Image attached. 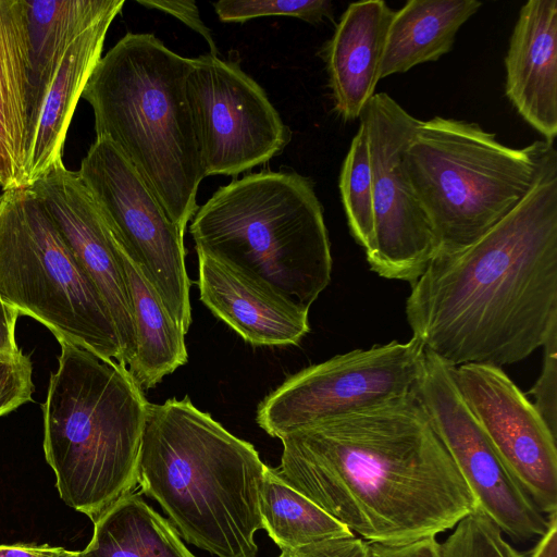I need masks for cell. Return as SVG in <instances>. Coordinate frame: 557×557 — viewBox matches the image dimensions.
<instances>
[{"label": "cell", "mask_w": 557, "mask_h": 557, "mask_svg": "<svg viewBox=\"0 0 557 557\" xmlns=\"http://www.w3.org/2000/svg\"><path fill=\"white\" fill-rule=\"evenodd\" d=\"M281 442L277 473L366 542L437 537L478 508L414 388Z\"/></svg>", "instance_id": "cell-1"}, {"label": "cell", "mask_w": 557, "mask_h": 557, "mask_svg": "<svg viewBox=\"0 0 557 557\" xmlns=\"http://www.w3.org/2000/svg\"><path fill=\"white\" fill-rule=\"evenodd\" d=\"M412 336L453 367L502 368L557 329V152L527 196L473 244L436 255L412 283Z\"/></svg>", "instance_id": "cell-2"}, {"label": "cell", "mask_w": 557, "mask_h": 557, "mask_svg": "<svg viewBox=\"0 0 557 557\" xmlns=\"http://www.w3.org/2000/svg\"><path fill=\"white\" fill-rule=\"evenodd\" d=\"M265 467L188 396L148 404L138 486L187 543L215 557H257Z\"/></svg>", "instance_id": "cell-3"}, {"label": "cell", "mask_w": 557, "mask_h": 557, "mask_svg": "<svg viewBox=\"0 0 557 557\" xmlns=\"http://www.w3.org/2000/svg\"><path fill=\"white\" fill-rule=\"evenodd\" d=\"M191 59L152 34L127 33L96 65L82 98L110 139L185 232L205 178L186 97Z\"/></svg>", "instance_id": "cell-4"}, {"label": "cell", "mask_w": 557, "mask_h": 557, "mask_svg": "<svg viewBox=\"0 0 557 557\" xmlns=\"http://www.w3.org/2000/svg\"><path fill=\"white\" fill-rule=\"evenodd\" d=\"M44 411V453L60 498L92 522L138 486L149 401L127 367L64 339Z\"/></svg>", "instance_id": "cell-5"}, {"label": "cell", "mask_w": 557, "mask_h": 557, "mask_svg": "<svg viewBox=\"0 0 557 557\" xmlns=\"http://www.w3.org/2000/svg\"><path fill=\"white\" fill-rule=\"evenodd\" d=\"M196 250L227 261L309 310L331 282L323 208L309 177L261 171L221 186L193 216Z\"/></svg>", "instance_id": "cell-6"}, {"label": "cell", "mask_w": 557, "mask_h": 557, "mask_svg": "<svg viewBox=\"0 0 557 557\" xmlns=\"http://www.w3.org/2000/svg\"><path fill=\"white\" fill-rule=\"evenodd\" d=\"M554 149L546 140L508 147L472 122L420 121L404 164L432 227L435 256L468 247L506 216L531 190Z\"/></svg>", "instance_id": "cell-7"}, {"label": "cell", "mask_w": 557, "mask_h": 557, "mask_svg": "<svg viewBox=\"0 0 557 557\" xmlns=\"http://www.w3.org/2000/svg\"><path fill=\"white\" fill-rule=\"evenodd\" d=\"M0 298L58 341L124 364L107 305L28 188L0 196Z\"/></svg>", "instance_id": "cell-8"}, {"label": "cell", "mask_w": 557, "mask_h": 557, "mask_svg": "<svg viewBox=\"0 0 557 557\" xmlns=\"http://www.w3.org/2000/svg\"><path fill=\"white\" fill-rule=\"evenodd\" d=\"M425 347L412 336L355 349L288 376L260 403L256 421L282 438L309 425L349 414L413 391Z\"/></svg>", "instance_id": "cell-9"}, {"label": "cell", "mask_w": 557, "mask_h": 557, "mask_svg": "<svg viewBox=\"0 0 557 557\" xmlns=\"http://www.w3.org/2000/svg\"><path fill=\"white\" fill-rule=\"evenodd\" d=\"M77 172L117 242L187 334L191 283L185 263L184 231L107 137H96Z\"/></svg>", "instance_id": "cell-10"}, {"label": "cell", "mask_w": 557, "mask_h": 557, "mask_svg": "<svg viewBox=\"0 0 557 557\" xmlns=\"http://www.w3.org/2000/svg\"><path fill=\"white\" fill-rule=\"evenodd\" d=\"M368 140L374 233L366 251L371 271L412 283L436 253L435 237L412 188L404 152L420 120L386 92L374 94L360 116Z\"/></svg>", "instance_id": "cell-11"}, {"label": "cell", "mask_w": 557, "mask_h": 557, "mask_svg": "<svg viewBox=\"0 0 557 557\" xmlns=\"http://www.w3.org/2000/svg\"><path fill=\"white\" fill-rule=\"evenodd\" d=\"M186 97L205 177L244 173L290 140L264 90L233 61L211 53L191 59Z\"/></svg>", "instance_id": "cell-12"}, {"label": "cell", "mask_w": 557, "mask_h": 557, "mask_svg": "<svg viewBox=\"0 0 557 557\" xmlns=\"http://www.w3.org/2000/svg\"><path fill=\"white\" fill-rule=\"evenodd\" d=\"M454 368L425 349L414 386L430 422L446 447L478 508L504 535L518 542L540 539L549 519L507 469L463 400Z\"/></svg>", "instance_id": "cell-13"}, {"label": "cell", "mask_w": 557, "mask_h": 557, "mask_svg": "<svg viewBox=\"0 0 557 557\" xmlns=\"http://www.w3.org/2000/svg\"><path fill=\"white\" fill-rule=\"evenodd\" d=\"M458 389L496 453L547 517L557 513V437L527 395L492 364L454 368Z\"/></svg>", "instance_id": "cell-14"}, {"label": "cell", "mask_w": 557, "mask_h": 557, "mask_svg": "<svg viewBox=\"0 0 557 557\" xmlns=\"http://www.w3.org/2000/svg\"><path fill=\"white\" fill-rule=\"evenodd\" d=\"M39 200L81 268L102 297L115 325L123 361L131 363L135 334L120 244L78 172L63 162L27 187Z\"/></svg>", "instance_id": "cell-15"}, {"label": "cell", "mask_w": 557, "mask_h": 557, "mask_svg": "<svg viewBox=\"0 0 557 557\" xmlns=\"http://www.w3.org/2000/svg\"><path fill=\"white\" fill-rule=\"evenodd\" d=\"M197 255L201 301L247 343L296 346L309 333V310L227 261Z\"/></svg>", "instance_id": "cell-16"}, {"label": "cell", "mask_w": 557, "mask_h": 557, "mask_svg": "<svg viewBox=\"0 0 557 557\" xmlns=\"http://www.w3.org/2000/svg\"><path fill=\"white\" fill-rule=\"evenodd\" d=\"M506 96L546 141L557 135V0L520 8L507 54Z\"/></svg>", "instance_id": "cell-17"}, {"label": "cell", "mask_w": 557, "mask_h": 557, "mask_svg": "<svg viewBox=\"0 0 557 557\" xmlns=\"http://www.w3.org/2000/svg\"><path fill=\"white\" fill-rule=\"evenodd\" d=\"M394 11L383 0L350 3L324 49L334 109L345 121L360 116L380 81Z\"/></svg>", "instance_id": "cell-18"}, {"label": "cell", "mask_w": 557, "mask_h": 557, "mask_svg": "<svg viewBox=\"0 0 557 557\" xmlns=\"http://www.w3.org/2000/svg\"><path fill=\"white\" fill-rule=\"evenodd\" d=\"M26 0H0V186L25 188L30 134Z\"/></svg>", "instance_id": "cell-19"}, {"label": "cell", "mask_w": 557, "mask_h": 557, "mask_svg": "<svg viewBox=\"0 0 557 557\" xmlns=\"http://www.w3.org/2000/svg\"><path fill=\"white\" fill-rule=\"evenodd\" d=\"M113 11L86 29L67 49L36 115L26 157L25 188L63 162L66 134L85 86L102 57Z\"/></svg>", "instance_id": "cell-20"}, {"label": "cell", "mask_w": 557, "mask_h": 557, "mask_svg": "<svg viewBox=\"0 0 557 557\" xmlns=\"http://www.w3.org/2000/svg\"><path fill=\"white\" fill-rule=\"evenodd\" d=\"M120 261L135 334L134 357L127 369L143 391L150 389L187 363L186 334L121 244Z\"/></svg>", "instance_id": "cell-21"}, {"label": "cell", "mask_w": 557, "mask_h": 557, "mask_svg": "<svg viewBox=\"0 0 557 557\" xmlns=\"http://www.w3.org/2000/svg\"><path fill=\"white\" fill-rule=\"evenodd\" d=\"M478 0H409L394 11L380 79L436 61L453 48L459 28L481 8Z\"/></svg>", "instance_id": "cell-22"}, {"label": "cell", "mask_w": 557, "mask_h": 557, "mask_svg": "<svg viewBox=\"0 0 557 557\" xmlns=\"http://www.w3.org/2000/svg\"><path fill=\"white\" fill-rule=\"evenodd\" d=\"M30 49V133L41 100L67 49L124 0H26ZM30 137V134H29Z\"/></svg>", "instance_id": "cell-23"}, {"label": "cell", "mask_w": 557, "mask_h": 557, "mask_svg": "<svg viewBox=\"0 0 557 557\" xmlns=\"http://www.w3.org/2000/svg\"><path fill=\"white\" fill-rule=\"evenodd\" d=\"M81 557H196L173 524L135 492L109 506L95 521Z\"/></svg>", "instance_id": "cell-24"}, {"label": "cell", "mask_w": 557, "mask_h": 557, "mask_svg": "<svg viewBox=\"0 0 557 557\" xmlns=\"http://www.w3.org/2000/svg\"><path fill=\"white\" fill-rule=\"evenodd\" d=\"M259 498L262 529L281 552L293 553L310 544L355 535L269 466Z\"/></svg>", "instance_id": "cell-25"}, {"label": "cell", "mask_w": 557, "mask_h": 557, "mask_svg": "<svg viewBox=\"0 0 557 557\" xmlns=\"http://www.w3.org/2000/svg\"><path fill=\"white\" fill-rule=\"evenodd\" d=\"M338 186L350 234L368 251L374 233L373 186L368 140L360 124L344 160Z\"/></svg>", "instance_id": "cell-26"}, {"label": "cell", "mask_w": 557, "mask_h": 557, "mask_svg": "<svg viewBox=\"0 0 557 557\" xmlns=\"http://www.w3.org/2000/svg\"><path fill=\"white\" fill-rule=\"evenodd\" d=\"M440 557H522L479 508L461 519L444 542Z\"/></svg>", "instance_id": "cell-27"}, {"label": "cell", "mask_w": 557, "mask_h": 557, "mask_svg": "<svg viewBox=\"0 0 557 557\" xmlns=\"http://www.w3.org/2000/svg\"><path fill=\"white\" fill-rule=\"evenodd\" d=\"M213 7L222 22L282 15L317 24L334 17L333 3L327 0H220Z\"/></svg>", "instance_id": "cell-28"}, {"label": "cell", "mask_w": 557, "mask_h": 557, "mask_svg": "<svg viewBox=\"0 0 557 557\" xmlns=\"http://www.w3.org/2000/svg\"><path fill=\"white\" fill-rule=\"evenodd\" d=\"M33 367L22 350L15 355H0V417L32 400Z\"/></svg>", "instance_id": "cell-29"}, {"label": "cell", "mask_w": 557, "mask_h": 557, "mask_svg": "<svg viewBox=\"0 0 557 557\" xmlns=\"http://www.w3.org/2000/svg\"><path fill=\"white\" fill-rule=\"evenodd\" d=\"M543 367L528 394L534 397V407L550 432L557 437V329L543 345Z\"/></svg>", "instance_id": "cell-30"}, {"label": "cell", "mask_w": 557, "mask_h": 557, "mask_svg": "<svg viewBox=\"0 0 557 557\" xmlns=\"http://www.w3.org/2000/svg\"><path fill=\"white\" fill-rule=\"evenodd\" d=\"M137 2L148 9L160 10L182 21L189 28L201 35L208 42L211 54L216 55L218 49L212 34L201 21L198 8L194 1L137 0Z\"/></svg>", "instance_id": "cell-31"}, {"label": "cell", "mask_w": 557, "mask_h": 557, "mask_svg": "<svg viewBox=\"0 0 557 557\" xmlns=\"http://www.w3.org/2000/svg\"><path fill=\"white\" fill-rule=\"evenodd\" d=\"M293 553L296 557H371L368 542L356 535L310 544Z\"/></svg>", "instance_id": "cell-32"}, {"label": "cell", "mask_w": 557, "mask_h": 557, "mask_svg": "<svg viewBox=\"0 0 557 557\" xmlns=\"http://www.w3.org/2000/svg\"><path fill=\"white\" fill-rule=\"evenodd\" d=\"M371 557H440V542L426 537L403 545L369 543Z\"/></svg>", "instance_id": "cell-33"}, {"label": "cell", "mask_w": 557, "mask_h": 557, "mask_svg": "<svg viewBox=\"0 0 557 557\" xmlns=\"http://www.w3.org/2000/svg\"><path fill=\"white\" fill-rule=\"evenodd\" d=\"M0 557H81V552L35 544L0 545Z\"/></svg>", "instance_id": "cell-34"}, {"label": "cell", "mask_w": 557, "mask_h": 557, "mask_svg": "<svg viewBox=\"0 0 557 557\" xmlns=\"http://www.w3.org/2000/svg\"><path fill=\"white\" fill-rule=\"evenodd\" d=\"M17 317L0 298V355H15L21 351L15 339Z\"/></svg>", "instance_id": "cell-35"}, {"label": "cell", "mask_w": 557, "mask_h": 557, "mask_svg": "<svg viewBox=\"0 0 557 557\" xmlns=\"http://www.w3.org/2000/svg\"><path fill=\"white\" fill-rule=\"evenodd\" d=\"M547 531L537 539L530 557H557V513L548 516Z\"/></svg>", "instance_id": "cell-36"}, {"label": "cell", "mask_w": 557, "mask_h": 557, "mask_svg": "<svg viewBox=\"0 0 557 557\" xmlns=\"http://www.w3.org/2000/svg\"><path fill=\"white\" fill-rule=\"evenodd\" d=\"M277 557H296L292 552H282Z\"/></svg>", "instance_id": "cell-37"}]
</instances>
